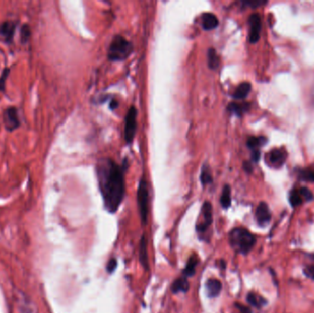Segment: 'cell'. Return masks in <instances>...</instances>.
<instances>
[{
    "label": "cell",
    "mask_w": 314,
    "mask_h": 313,
    "mask_svg": "<svg viewBox=\"0 0 314 313\" xmlns=\"http://www.w3.org/2000/svg\"><path fill=\"white\" fill-rule=\"evenodd\" d=\"M97 173L105 207L114 213L123 201L125 193L122 169L114 161L106 158L98 161Z\"/></svg>",
    "instance_id": "1"
},
{
    "label": "cell",
    "mask_w": 314,
    "mask_h": 313,
    "mask_svg": "<svg viewBox=\"0 0 314 313\" xmlns=\"http://www.w3.org/2000/svg\"><path fill=\"white\" fill-rule=\"evenodd\" d=\"M229 241L234 251L246 256L257 243V237L251 231L242 227H236L229 233Z\"/></svg>",
    "instance_id": "2"
},
{
    "label": "cell",
    "mask_w": 314,
    "mask_h": 313,
    "mask_svg": "<svg viewBox=\"0 0 314 313\" xmlns=\"http://www.w3.org/2000/svg\"><path fill=\"white\" fill-rule=\"evenodd\" d=\"M134 46L122 36L114 37L108 49V57L110 61H121L130 56Z\"/></svg>",
    "instance_id": "3"
},
{
    "label": "cell",
    "mask_w": 314,
    "mask_h": 313,
    "mask_svg": "<svg viewBox=\"0 0 314 313\" xmlns=\"http://www.w3.org/2000/svg\"><path fill=\"white\" fill-rule=\"evenodd\" d=\"M137 201L139 208L140 216L143 224H146L148 218V204H149V191L148 185L144 177L140 181L139 187L137 191Z\"/></svg>",
    "instance_id": "4"
},
{
    "label": "cell",
    "mask_w": 314,
    "mask_h": 313,
    "mask_svg": "<svg viewBox=\"0 0 314 313\" xmlns=\"http://www.w3.org/2000/svg\"><path fill=\"white\" fill-rule=\"evenodd\" d=\"M137 128V109L134 107H131L125 120V130L124 135L127 144H131L134 141Z\"/></svg>",
    "instance_id": "5"
},
{
    "label": "cell",
    "mask_w": 314,
    "mask_h": 313,
    "mask_svg": "<svg viewBox=\"0 0 314 313\" xmlns=\"http://www.w3.org/2000/svg\"><path fill=\"white\" fill-rule=\"evenodd\" d=\"M272 219L271 211L265 201H261L256 210V221L258 226L267 227Z\"/></svg>",
    "instance_id": "6"
},
{
    "label": "cell",
    "mask_w": 314,
    "mask_h": 313,
    "mask_svg": "<svg viewBox=\"0 0 314 313\" xmlns=\"http://www.w3.org/2000/svg\"><path fill=\"white\" fill-rule=\"evenodd\" d=\"M202 221L197 225L198 232H205L212 222V206L211 202L205 201L201 209Z\"/></svg>",
    "instance_id": "7"
},
{
    "label": "cell",
    "mask_w": 314,
    "mask_h": 313,
    "mask_svg": "<svg viewBox=\"0 0 314 313\" xmlns=\"http://www.w3.org/2000/svg\"><path fill=\"white\" fill-rule=\"evenodd\" d=\"M3 120L5 123L6 129L10 132H12L16 129L19 128L21 125V120L19 118L18 110H17V108H13V107L5 109L4 115H3Z\"/></svg>",
    "instance_id": "8"
},
{
    "label": "cell",
    "mask_w": 314,
    "mask_h": 313,
    "mask_svg": "<svg viewBox=\"0 0 314 313\" xmlns=\"http://www.w3.org/2000/svg\"><path fill=\"white\" fill-rule=\"evenodd\" d=\"M249 26H250V33H249V41L251 43H257L260 38V31H261V19L258 14H252L250 16L249 20Z\"/></svg>",
    "instance_id": "9"
},
{
    "label": "cell",
    "mask_w": 314,
    "mask_h": 313,
    "mask_svg": "<svg viewBox=\"0 0 314 313\" xmlns=\"http://www.w3.org/2000/svg\"><path fill=\"white\" fill-rule=\"evenodd\" d=\"M16 24L13 21H5L0 25V38L11 42L15 33Z\"/></svg>",
    "instance_id": "10"
},
{
    "label": "cell",
    "mask_w": 314,
    "mask_h": 313,
    "mask_svg": "<svg viewBox=\"0 0 314 313\" xmlns=\"http://www.w3.org/2000/svg\"><path fill=\"white\" fill-rule=\"evenodd\" d=\"M222 285L220 280L215 278H210L207 280L206 290L210 298H216L222 291Z\"/></svg>",
    "instance_id": "11"
},
{
    "label": "cell",
    "mask_w": 314,
    "mask_h": 313,
    "mask_svg": "<svg viewBox=\"0 0 314 313\" xmlns=\"http://www.w3.org/2000/svg\"><path fill=\"white\" fill-rule=\"evenodd\" d=\"M202 27L205 31H211L219 25V20L213 13H204L201 17Z\"/></svg>",
    "instance_id": "12"
},
{
    "label": "cell",
    "mask_w": 314,
    "mask_h": 313,
    "mask_svg": "<svg viewBox=\"0 0 314 313\" xmlns=\"http://www.w3.org/2000/svg\"><path fill=\"white\" fill-rule=\"evenodd\" d=\"M139 258L140 262L144 267V269L148 270L149 262H148V255H147V241H146V238L144 234L142 236V239L140 241Z\"/></svg>",
    "instance_id": "13"
},
{
    "label": "cell",
    "mask_w": 314,
    "mask_h": 313,
    "mask_svg": "<svg viewBox=\"0 0 314 313\" xmlns=\"http://www.w3.org/2000/svg\"><path fill=\"white\" fill-rule=\"evenodd\" d=\"M189 289H190V283H189L187 278L184 276L175 279L174 283L172 284V287H171V291L174 294L179 292H187Z\"/></svg>",
    "instance_id": "14"
},
{
    "label": "cell",
    "mask_w": 314,
    "mask_h": 313,
    "mask_svg": "<svg viewBox=\"0 0 314 313\" xmlns=\"http://www.w3.org/2000/svg\"><path fill=\"white\" fill-rule=\"evenodd\" d=\"M246 300H247L249 305H251L253 307L257 308H261L263 307H265L268 302V300L264 297L258 295L257 293L253 292V291L252 292L248 293Z\"/></svg>",
    "instance_id": "15"
},
{
    "label": "cell",
    "mask_w": 314,
    "mask_h": 313,
    "mask_svg": "<svg viewBox=\"0 0 314 313\" xmlns=\"http://www.w3.org/2000/svg\"><path fill=\"white\" fill-rule=\"evenodd\" d=\"M251 88H252V86L250 83H242L238 86V88H236L235 92L233 93L232 97L235 99H243V98L247 97L248 94L251 91Z\"/></svg>",
    "instance_id": "16"
},
{
    "label": "cell",
    "mask_w": 314,
    "mask_h": 313,
    "mask_svg": "<svg viewBox=\"0 0 314 313\" xmlns=\"http://www.w3.org/2000/svg\"><path fill=\"white\" fill-rule=\"evenodd\" d=\"M286 159V154L282 150L273 149L269 153V162L275 165H281Z\"/></svg>",
    "instance_id": "17"
},
{
    "label": "cell",
    "mask_w": 314,
    "mask_h": 313,
    "mask_svg": "<svg viewBox=\"0 0 314 313\" xmlns=\"http://www.w3.org/2000/svg\"><path fill=\"white\" fill-rule=\"evenodd\" d=\"M198 264H199V258L195 255H193L190 258L189 262L185 266V269L183 271V276L185 277H193L196 273V267Z\"/></svg>",
    "instance_id": "18"
},
{
    "label": "cell",
    "mask_w": 314,
    "mask_h": 313,
    "mask_svg": "<svg viewBox=\"0 0 314 313\" xmlns=\"http://www.w3.org/2000/svg\"><path fill=\"white\" fill-rule=\"evenodd\" d=\"M249 104L248 103H242V104H239V103H231L228 107V110L232 114H235L237 116L241 117L242 114L244 112H246L248 109H249Z\"/></svg>",
    "instance_id": "19"
},
{
    "label": "cell",
    "mask_w": 314,
    "mask_h": 313,
    "mask_svg": "<svg viewBox=\"0 0 314 313\" xmlns=\"http://www.w3.org/2000/svg\"><path fill=\"white\" fill-rule=\"evenodd\" d=\"M221 204L223 209H229L232 204V196H231V186L225 185L222 190V196H221Z\"/></svg>",
    "instance_id": "20"
},
{
    "label": "cell",
    "mask_w": 314,
    "mask_h": 313,
    "mask_svg": "<svg viewBox=\"0 0 314 313\" xmlns=\"http://www.w3.org/2000/svg\"><path fill=\"white\" fill-rule=\"evenodd\" d=\"M288 201H289L290 206H291L293 209H295V208H297V207L301 205V204L303 203L304 200L303 198L300 195L299 190L294 189V190H291L290 193H289Z\"/></svg>",
    "instance_id": "21"
},
{
    "label": "cell",
    "mask_w": 314,
    "mask_h": 313,
    "mask_svg": "<svg viewBox=\"0 0 314 313\" xmlns=\"http://www.w3.org/2000/svg\"><path fill=\"white\" fill-rule=\"evenodd\" d=\"M208 66L212 70H216L220 66V57L218 56L215 49L213 48L208 51Z\"/></svg>",
    "instance_id": "22"
},
{
    "label": "cell",
    "mask_w": 314,
    "mask_h": 313,
    "mask_svg": "<svg viewBox=\"0 0 314 313\" xmlns=\"http://www.w3.org/2000/svg\"><path fill=\"white\" fill-rule=\"evenodd\" d=\"M267 142H268L267 138H265L263 136H260V137H255V136L249 137L247 140L248 148L252 149L253 151L254 150H258V147H260L263 144H266Z\"/></svg>",
    "instance_id": "23"
},
{
    "label": "cell",
    "mask_w": 314,
    "mask_h": 313,
    "mask_svg": "<svg viewBox=\"0 0 314 313\" xmlns=\"http://www.w3.org/2000/svg\"><path fill=\"white\" fill-rule=\"evenodd\" d=\"M201 183H202V185H203L211 184V182H212V180H213L212 179L211 169H210V167H209L207 164H204L203 167H202V170H201Z\"/></svg>",
    "instance_id": "24"
},
{
    "label": "cell",
    "mask_w": 314,
    "mask_h": 313,
    "mask_svg": "<svg viewBox=\"0 0 314 313\" xmlns=\"http://www.w3.org/2000/svg\"><path fill=\"white\" fill-rule=\"evenodd\" d=\"M299 178L303 181L314 182V171L311 170H301L299 171Z\"/></svg>",
    "instance_id": "25"
},
{
    "label": "cell",
    "mask_w": 314,
    "mask_h": 313,
    "mask_svg": "<svg viewBox=\"0 0 314 313\" xmlns=\"http://www.w3.org/2000/svg\"><path fill=\"white\" fill-rule=\"evenodd\" d=\"M299 193H300V195H301V197L303 198L304 201L309 202V201H313V193H312V192H311V191H310L308 187H306V186H302V187H300V189H299Z\"/></svg>",
    "instance_id": "26"
},
{
    "label": "cell",
    "mask_w": 314,
    "mask_h": 313,
    "mask_svg": "<svg viewBox=\"0 0 314 313\" xmlns=\"http://www.w3.org/2000/svg\"><path fill=\"white\" fill-rule=\"evenodd\" d=\"M303 274L305 277L314 281V265H309L304 267Z\"/></svg>",
    "instance_id": "27"
},
{
    "label": "cell",
    "mask_w": 314,
    "mask_h": 313,
    "mask_svg": "<svg viewBox=\"0 0 314 313\" xmlns=\"http://www.w3.org/2000/svg\"><path fill=\"white\" fill-rule=\"evenodd\" d=\"M242 4L244 6H247V7H251V8H258L259 6L265 5L267 4L266 1H259V0H254V1H243Z\"/></svg>",
    "instance_id": "28"
},
{
    "label": "cell",
    "mask_w": 314,
    "mask_h": 313,
    "mask_svg": "<svg viewBox=\"0 0 314 313\" xmlns=\"http://www.w3.org/2000/svg\"><path fill=\"white\" fill-rule=\"evenodd\" d=\"M118 266V262L115 258H112L108 261V265H107V270L108 273H113Z\"/></svg>",
    "instance_id": "29"
},
{
    "label": "cell",
    "mask_w": 314,
    "mask_h": 313,
    "mask_svg": "<svg viewBox=\"0 0 314 313\" xmlns=\"http://www.w3.org/2000/svg\"><path fill=\"white\" fill-rule=\"evenodd\" d=\"M234 305L238 308V310L240 311V313H253L251 308L247 307V306H245V305H242L241 303H235Z\"/></svg>",
    "instance_id": "30"
},
{
    "label": "cell",
    "mask_w": 314,
    "mask_h": 313,
    "mask_svg": "<svg viewBox=\"0 0 314 313\" xmlns=\"http://www.w3.org/2000/svg\"><path fill=\"white\" fill-rule=\"evenodd\" d=\"M30 37V28L27 25L23 26V29L21 30V38L24 41H28Z\"/></svg>",
    "instance_id": "31"
},
{
    "label": "cell",
    "mask_w": 314,
    "mask_h": 313,
    "mask_svg": "<svg viewBox=\"0 0 314 313\" xmlns=\"http://www.w3.org/2000/svg\"><path fill=\"white\" fill-rule=\"evenodd\" d=\"M260 159V151L259 150H254L252 153V160L254 163H258Z\"/></svg>",
    "instance_id": "32"
},
{
    "label": "cell",
    "mask_w": 314,
    "mask_h": 313,
    "mask_svg": "<svg viewBox=\"0 0 314 313\" xmlns=\"http://www.w3.org/2000/svg\"><path fill=\"white\" fill-rule=\"evenodd\" d=\"M243 168L247 173H252L253 172L252 164H251V163H249V162H244L243 163Z\"/></svg>",
    "instance_id": "33"
},
{
    "label": "cell",
    "mask_w": 314,
    "mask_h": 313,
    "mask_svg": "<svg viewBox=\"0 0 314 313\" xmlns=\"http://www.w3.org/2000/svg\"><path fill=\"white\" fill-rule=\"evenodd\" d=\"M118 107V103L116 99H112L111 101H110V104H109V108H111V109H116V108Z\"/></svg>",
    "instance_id": "34"
},
{
    "label": "cell",
    "mask_w": 314,
    "mask_h": 313,
    "mask_svg": "<svg viewBox=\"0 0 314 313\" xmlns=\"http://www.w3.org/2000/svg\"><path fill=\"white\" fill-rule=\"evenodd\" d=\"M225 267H226L225 261H224V260H221V268H222V269H225Z\"/></svg>",
    "instance_id": "35"
}]
</instances>
